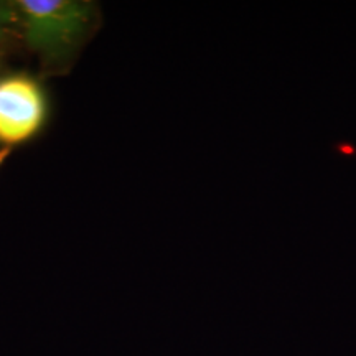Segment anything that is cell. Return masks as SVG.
Wrapping results in <instances>:
<instances>
[{
    "mask_svg": "<svg viewBox=\"0 0 356 356\" xmlns=\"http://www.w3.org/2000/svg\"><path fill=\"white\" fill-rule=\"evenodd\" d=\"M15 3L26 44L47 58L63 56L76 47L91 24L92 8L88 2L20 0Z\"/></svg>",
    "mask_w": 356,
    "mask_h": 356,
    "instance_id": "6da1fadb",
    "label": "cell"
},
{
    "mask_svg": "<svg viewBox=\"0 0 356 356\" xmlns=\"http://www.w3.org/2000/svg\"><path fill=\"white\" fill-rule=\"evenodd\" d=\"M44 113V96L33 79H0V142L20 144L29 140L42 127Z\"/></svg>",
    "mask_w": 356,
    "mask_h": 356,
    "instance_id": "7a4b0ae2",
    "label": "cell"
},
{
    "mask_svg": "<svg viewBox=\"0 0 356 356\" xmlns=\"http://www.w3.org/2000/svg\"><path fill=\"white\" fill-rule=\"evenodd\" d=\"M20 32V17L17 3L0 2V43L12 33Z\"/></svg>",
    "mask_w": 356,
    "mask_h": 356,
    "instance_id": "3957f363",
    "label": "cell"
},
{
    "mask_svg": "<svg viewBox=\"0 0 356 356\" xmlns=\"http://www.w3.org/2000/svg\"><path fill=\"white\" fill-rule=\"evenodd\" d=\"M7 155H8V150L7 149L6 150H0V165H2L3 160L7 159Z\"/></svg>",
    "mask_w": 356,
    "mask_h": 356,
    "instance_id": "277c9868",
    "label": "cell"
}]
</instances>
